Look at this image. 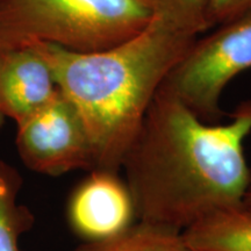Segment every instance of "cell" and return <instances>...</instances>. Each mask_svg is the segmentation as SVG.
Here are the masks:
<instances>
[{
    "label": "cell",
    "mask_w": 251,
    "mask_h": 251,
    "mask_svg": "<svg viewBox=\"0 0 251 251\" xmlns=\"http://www.w3.org/2000/svg\"><path fill=\"white\" fill-rule=\"evenodd\" d=\"M229 117L207 124L159 87L121 165L139 221L181 233L215 209L243 201L251 184L244 153L251 100Z\"/></svg>",
    "instance_id": "obj_1"
},
{
    "label": "cell",
    "mask_w": 251,
    "mask_h": 251,
    "mask_svg": "<svg viewBox=\"0 0 251 251\" xmlns=\"http://www.w3.org/2000/svg\"><path fill=\"white\" fill-rule=\"evenodd\" d=\"M199 34L183 18L156 5L142 31L101 51L79 54L47 43L29 45L79 113L92 144L94 169L120 171L156 93Z\"/></svg>",
    "instance_id": "obj_2"
},
{
    "label": "cell",
    "mask_w": 251,
    "mask_h": 251,
    "mask_svg": "<svg viewBox=\"0 0 251 251\" xmlns=\"http://www.w3.org/2000/svg\"><path fill=\"white\" fill-rule=\"evenodd\" d=\"M155 12L150 0H0V47L101 51L137 35Z\"/></svg>",
    "instance_id": "obj_3"
},
{
    "label": "cell",
    "mask_w": 251,
    "mask_h": 251,
    "mask_svg": "<svg viewBox=\"0 0 251 251\" xmlns=\"http://www.w3.org/2000/svg\"><path fill=\"white\" fill-rule=\"evenodd\" d=\"M251 68V8L211 35L196 40L161 87L207 124L224 117L221 94L229 81Z\"/></svg>",
    "instance_id": "obj_4"
},
{
    "label": "cell",
    "mask_w": 251,
    "mask_h": 251,
    "mask_svg": "<svg viewBox=\"0 0 251 251\" xmlns=\"http://www.w3.org/2000/svg\"><path fill=\"white\" fill-rule=\"evenodd\" d=\"M15 147L30 171L61 177L94 169L93 149L85 125L61 91L39 111L17 125Z\"/></svg>",
    "instance_id": "obj_5"
},
{
    "label": "cell",
    "mask_w": 251,
    "mask_h": 251,
    "mask_svg": "<svg viewBox=\"0 0 251 251\" xmlns=\"http://www.w3.org/2000/svg\"><path fill=\"white\" fill-rule=\"evenodd\" d=\"M67 221L83 242L108 238L137 221L129 188L119 172L93 169L72 190Z\"/></svg>",
    "instance_id": "obj_6"
},
{
    "label": "cell",
    "mask_w": 251,
    "mask_h": 251,
    "mask_svg": "<svg viewBox=\"0 0 251 251\" xmlns=\"http://www.w3.org/2000/svg\"><path fill=\"white\" fill-rule=\"evenodd\" d=\"M54 75L33 46L0 47V113L20 124L58 93Z\"/></svg>",
    "instance_id": "obj_7"
},
{
    "label": "cell",
    "mask_w": 251,
    "mask_h": 251,
    "mask_svg": "<svg viewBox=\"0 0 251 251\" xmlns=\"http://www.w3.org/2000/svg\"><path fill=\"white\" fill-rule=\"evenodd\" d=\"M190 251H251V206L221 207L181 231Z\"/></svg>",
    "instance_id": "obj_8"
},
{
    "label": "cell",
    "mask_w": 251,
    "mask_h": 251,
    "mask_svg": "<svg viewBox=\"0 0 251 251\" xmlns=\"http://www.w3.org/2000/svg\"><path fill=\"white\" fill-rule=\"evenodd\" d=\"M23 185L20 172L0 158V251H24L21 237L35 224L33 213L20 201Z\"/></svg>",
    "instance_id": "obj_9"
},
{
    "label": "cell",
    "mask_w": 251,
    "mask_h": 251,
    "mask_svg": "<svg viewBox=\"0 0 251 251\" xmlns=\"http://www.w3.org/2000/svg\"><path fill=\"white\" fill-rule=\"evenodd\" d=\"M71 251H190L181 233L139 221L115 236L86 241Z\"/></svg>",
    "instance_id": "obj_10"
},
{
    "label": "cell",
    "mask_w": 251,
    "mask_h": 251,
    "mask_svg": "<svg viewBox=\"0 0 251 251\" xmlns=\"http://www.w3.org/2000/svg\"><path fill=\"white\" fill-rule=\"evenodd\" d=\"M155 2L183 18L200 33L211 27L207 19L209 0H155Z\"/></svg>",
    "instance_id": "obj_11"
},
{
    "label": "cell",
    "mask_w": 251,
    "mask_h": 251,
    "mask_svg": "<svg viewBox=\"0 0 251 251\" xmlns=\"http://www.w3.org/2000/svg\"><path fill=\"white\" fill-rule=\"evenodd\" d=\"M251 7V0H209L207 19L212 26L222 25Z\"/></svg>",
    "instance_id": "obj_12"
},
{
    "label": "cell",
    "mask_w": 251,
    "mask_h": 251,
    "mask_svg": "<svg viewBox=\"0 0 251 251\" xmlns=\"http://www.w3.org/2000/svg\"><path fill=\"white\" fill-rule=\"evenodd\" d=\"M243 201L246 202L247 205H250L251 206V184H250L249 188H248L246 196H244V198H243Z\"/></svg>",
    "instance_id": "obj_13"
},
{
    "label": "cell",
    "mask_w": 251,
    "mask_h": 251,
    "mask_svg": "<svg viewBox=\"0 0 251 251\" xmlns=\"http://www.w3.org/2000/svg\"><path fill=\"white\" fill-rule=\"evenodd\" d=\"M5 120H6V119H5L4 117H2V114H1V113H0V130H1L2 127H4Z\"/></svg>",
    "instance_id": "obj_14"
},
{
    "label": "cell",
    "mask_w": 251,
    "mask_h": 251,
    "mask_svg": "<svg viewBox=\"0 0 251 251\" xmlns=\"http://www.w3.org/2000/svg\"><path fill=\"white\" fill-rule=\"evenodd\" d=\"M150 1H152V2H155V0H150ZM155 4H156V2H155Z\"/></svg>",
    "instance_id": "obj_15"
},
{
    "label": "cell",
    "mask_w": 251,
    "mask_h": 251,
    "mask_svg": "<svg viewBox=\"0 0 251 251\" xmlns=\"http://www.w3.org/2000/svg\"><path fill=\"white\" fill-rule=\"evenodd\" d=\"M250 8H251V7H250ZM250 8H249V9H250Z\"/></svg>",
    "instance_id": "obj_16"
}]
</instances>
